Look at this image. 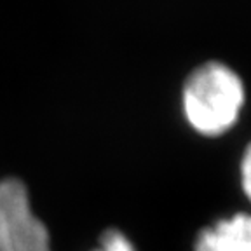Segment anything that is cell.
<instances>
[{"instance_id":"1","label":"cell","mask_w":251,"mask_h":251,"mask_svg":"<svg viewBox=\"0 0 251 251\" xmlns=\"http://www.w3.org/2000/svg\"><path fill=\"white\" fill-rule=\"evenodd\" d=\"M244 103L239 75L224 63H206L196 68L183 89V108L194 129L220 136L235 124Z\"/></svg>"},{"instance_id":"2","label":"cell","mask_w":251,"mask_h":251,"mask_svg":"<svg viewBox=\"0 0 251 251\" xmlns=\"http://www.w3.org/2000/svg\"><path fill=\"white\" fill-rule=\"evenodd\" d=\"M0 239L12 251H52L51 235L31 209L30 196L21 180H0Z\"/></svg>"},{"instance_id":"3","label":"cell","mask_w":251,"mask_h":251,"mask_svg":"<svg viewBox=\"0 0 251 251\" xmlns=\"http://www.w3.org/2000/svg\"><path fill=\"white\" fill-rule=\"evenodd\" d=\"M196 251H251V215H234L204 228Z\"/></svg>"},{"instance_id":"4","label":"cell","mask_w":251,"mask_h":251,"mask_svg":"<svg viewBox=\"0 0 251 251\" xmlns=\"http://www.w3.org/2000/svg\"><path fill=\"white\" fill-rule=\"evenodd\" d=\"M94 251H136L131 241L122 232L110 228L101 235V248Z\"/></svg>"},{"instance_id":"5","label":"cell","mask_w":251,"mask_h":251,"mask_svg":"<svg viewBox=\"0 0 251 251\" xmlns=\"http://www.w3.org/2000/svg\"><path fill=\"white\" fill-rule=\"evenodd\" d=\"M241 173H243V188L246 192L248 199L251 201V143L246 149L243 157V164H241Z\"/></svg>"},{"instance_id":"6","label":"cell","mask_w":251,"mask_h":251,"mask_svg":"<svg viewBox=\"0 0 251 251\" xmlns=\"http://www.w3.org/2000/svg\"><path fill=\"white\" fill-rule=\"evenodd\" d=\"M0 251H12V248L4 239H0Z\"/></svg>"}]
</instances>
